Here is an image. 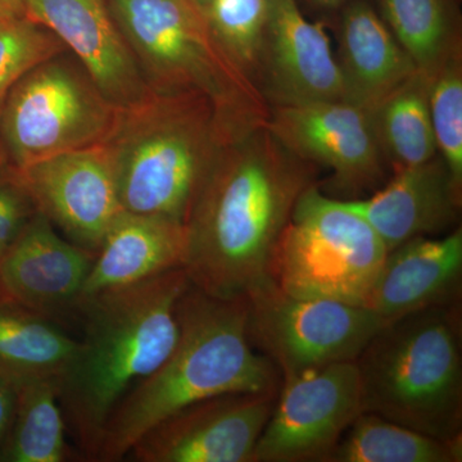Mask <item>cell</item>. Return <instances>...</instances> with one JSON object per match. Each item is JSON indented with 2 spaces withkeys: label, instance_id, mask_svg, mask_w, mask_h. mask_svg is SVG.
Wrapping results in <instances>:
<instances>
[{
  "label": "cell",
  "instance_id": "32",
  "mask_svg": "<svg viewBox=\"0 0 462 462\" xmlns=\"http://www.w3.org/2000/svg\"><path fill=\"white\" fill-rule=\"evenodd\" d=\"M298 2H300V5L305 3L307 7L319 12V14H334L351 0H298Z\"/></svg>",
  "mask_w": 462,
  "mask_h": 462
},
{
  "label": "cell",
  "instance_id": "33",
  "mask_svg": "<svg viewBox=\"0 0 462 462\" xmlns=\"http://www.w3.org/2000/svg\"><path fill=\"white\" fill-rule=\"evenodd\" d=\"M196 2L199 3V5H202V7L206 9L207 5H208V3L211 2V0H196Z\"/></svg>",
  "mask_w": 462,
  "mask_h": 462
},
{
  "label": "cell",
  "instance_id": "12",
  "mask_svg": "<svg viewBox=\"0 0 462 462\" xmlns=\"http://www.w3.org/2000/svg\"><path fill=\"white\" fill-rule=\"evenodd\" d=\"M279 391L220 394L191 403L147 431L136 462H252Z\"/></svg>",
  "mask_w": 462,
  "mask_h": 462
},
{
  "label": "cell",
  "instance_id": "31",
  "mask_svg": "<svg viewBox=\"0 0 462 462\" xmlns=\"http://www.w3.org/2000/svg\"><path fill=\"white\" fill-rule=\"evenodd\" d=\"M27 0H0V21L26 18Z\"/></svg>",
  "mask_w": 462,
  "mask_h": 462
},
{
  "label": "cell",
  "instance_id": "26",
  "mask_svg": "<svg viewBox=\"0 0 462 462\" xmlns=\"http://www.w3.org/2000/svg\"><path fill=\"white\" fill-rule=\"evenodd\" d=\"M430 78V108L437 152L462 188V56L452 57Z\"/></svg>",
  "mask_w": 462,
  "mask_h": 462
},
{
  "label": "cell",
  "instance_id": "5",
  "mask_svg": "<svg viewBox=\"0 0 462 462\" xmlns=\"http://www.w3.org/2000/svg\"><path fill=\"white\" fill-rule=\"evenodd\" d=\"M363 412L427 434L462 438V305L383 325L356 360Z\"/></svg>",
  "mask_w": 462,
  "mask_h": 462
},
{
  "label": "cell",
  "instance_id": "28",
  "mask_svg": "<svg viewBox=\"0 0 462 462\" xmlns=\"http://www.w3.org/2000/svg\"><path fill=\"white\" fill-rule=\"evenodd\" d=\"M206 14L216 35L256 83L266 0H211Z\"/></svg>",
  "mask_w": 462,
  "mask_h": 462
},
{
  "label": "cell",
  "instance_id": "34",
  "mask_svg": "<svg viewBox=\"0 0 462 462\" xmlns=\"http://www.w3.org/2000/svg\"><path fill=\"white\" fill-rule=\"evenodd\" d=\"M0 302H5V298H3L2 291H0Z\"/></svg>",
  "mask_w": 462,
  "mask_h": 462
},
{
  "label": "cell",
  "instance_id": "3",
  "mask_svg": "<svg viewBox=\"0 0 462 462\" xmlns=\"http://www.w3.org/2000/svg\"><path fill=\"white\" fill-rule=\"evenodd\" d=\"M247 321V296L215 297L190 282L179 302L176 346L116 407L94 461H123L147 431L191 403L220 394L279 391L281 372L251 345Z\"/></svg>",
  "mask_w": 462,
  "mask_h": 462
},
{
  "label": "cell",
  "instance_id": "4",
  "mask_svg": "<svg viewBox=\"0 0 462 462\" xmlns=\"http://www.w3.org/2000/svg\"><path fill=\"white\" fill-rule=\"evenodd\" d=\"M238 138L200 94L151 90L121 108L102 145L124 211L185 224L216 160Z\"/></svg>",
  "mask_w": 462,
  "mask_h": 462
},
{
  "label": "cell",
  "instance_id": "17",
  "mask_svg": "<svg viewBox=\"0 0 462 462\" xmlns=\"http://www.w3.org/2000/svg\"><path fill=\"white\" fill-rule=\"evenodd\" d=\"M376 231L388 252L418 236H437L457 227L462 188L439 154L394 172L383 189L366 199H340Z\"/></svg>",
  "mask_w": 462,
  "mask_h": 462
},
{
  "label": "cell",
  "instance_id": "1",
  "mask_svg": "<svg viewBox=\"0 0 462 462\" xmlns=\"http://www.w3.org/2000/svg\"><path fill=\"white\" fill-rule=\"evenodd\" d=\"M266 126L229 143L197 194L184 270L194 287L221 298L247 296L269 281L273 249L298 199L318 182Z\"/></svg>",
  "mask_w": 462,
  "mask_h": 462
},
{
  "label": "cell",
  "instance_id": "29",
  "mask_svg": "<svg viewBox=\"0 0 462 462\" xmlns=\"http://www.w3.org/2000/svg\"><path fill=\"white\" fill-rule=\"evenodd\" d=\"M38 212L16 171L0 166V258L7 254Z\"/></svg>",
  "mask_w": 462,
  "mask_h": 462
},
{
  "label": "cell",
  "instance_id": "25",
  "mask_svg": "<svg viewBox=\"0 0 462 462\" xmlns=\"http://www.w3.org/2000/svg\"><path fill=\"white\" fill-rule=\"evenodd\" d=\"M66 428L57 378L30 380L18 385L14 420L0 461H66Z\"/></svg>",
  "mask_w": 462,
  "mask_h": 462
},
{
  "label": "cell",
  "instance_id": "6",
  "mask_svg": "<svg viewBox=\"0 0 462 462\" xmlns=\"http://www.w3.org/2000/svg\"><path fill=\"white\" fill-rule=\"evenodd\" d=\"M149 89L205 97L236 136L266 124L270 105L216 35L196 0H108Z\"/></svg>",
  "mask_w": 462,
  "mask_h": 462
},
{
  "label": "cell",
  "instance_id": "11",
  "mask_svg": "<svg viewBox=\"0 0 462 462\" xmlns=\"http://www.w3.org/2000/svg\"><path fill=\"white\" fill-rule=\"evenodd\" d=\"M264 126L298 157L330 170L331 187L342 196H360L384 178L372 109L349 100L272 106Z\"/></svg>",
  "mask_w": 462,
  "mask_h": 462
},
{
  "label": "cell",
  "instance_id": "18",
  "mask_svg": "<svg viewBox=\"0 0 462 462\" xmlns=\"http://www.w3.org/2000/svg\"><path fill=\"white\" fill-rule=\"evenodd\" d=\"M461 226L442 236H418L391 249L369 300L385 322L430 307L461 303Z\"/></svg>",
  "mask_w": 462,
  "mask_h": 462
},
{
  "label": "cell",
  "instance_id": "20",
  "mask_svg": "<svg viewBox=\"0 0 462 462\" xmlns=\"http://www.w3.org/2000/svg\"><path fill=\"white\" fill-rule=\"evenodd\" d=\"M338 66L346 98L367 109L419 71L369 0H351L338 12Z\"/></svg>",
  "mask_w": 462,
  "mask_h": 462
},
{
  "label": "cell",
  "instance_id": "13",
  "mask_svg": "<svg viewBox=\"0 0 462 462\" xmlns=\"http://www.w3.org/2000/svg\"><path fill=\"white\" fill-rule=\"evenodd\" d=\"M256 84L272 106L346 100L324 23L303 14L298 0H266Z\"/></svg>",
  "mask_w": 462,
  "mask_h": 462
},
{
  "label": "cell",
  "instance_id": "10",
  "mask_svg": "<svg viewBox=\"0 0 462 462\" xmlns=\"http://www.w3.org/2000/svg\"><path fill=\"white\" fill-rule=\"evenodd\" d=\"M361 413L356 361L325 365L282 379L252 462H328Z\"/></svg>",
  "mask_w": 462,
  "mask_h": 462
},
{
  "label": "cell",
  "instance_id": "2",
  "mask_svg": "<svg viewBox=\"0 0 462 462\" xmlns=\"http://www.w3.org/2000/svg\"><path fill=\"white\" fill-rule=\"evenodd\" d=\"M184 267L79 303L83 337L58 376L66 425L83 457L96 460L106 422L139 383L165 363L179 339Z\"/></svg>",
  "mask_w": 462,
  "mask_h": 462
},
{
  "label": "cell",
  "instance_id": "21",
  "mask_svg": "<svg viewBox=\"0 0 462 462\" xmlns=\"http://www.w3.org/2000/svg\"><path fill=\"white\" fill-rule=\"evenodd\" d=\"M76 346L57 320L0 302V378L14 389L30 380L58 379Z\"/></svg>",
  "mask_w": 462,
  "mask_h": 462
},
{
  "label": "cell",
  "instance_id": "23",
  "mask_svg": "<svg viewBox=\"0 0 462 462\" xmlns=\"http://www.w3.org/2000/svg\"><path fill=\"white\" fill-rule=\"evenodd\" d=\"M462 438L427 436L374 413L363 412L328 462H461Z\"/></svg>",
  "mask_w": 462,
  "mask_h": 462
},
{
  "label": "cell",
  "instance_id": "7",
  "mask_svg": "<svg viewBox=\"0 0 462 462\" xmlns=\"http://www.w3.org/2000/svg\"><path fill=\"white\" fill-rule=\"evenodd\" d=\"M387 254L366 220L315 184L279 236L270 279L291 297L366 307Z\"/></svg>",
  "mask_w": 462,
  "mask_h": 462
},
{
  "label": "cell",
  "instance_id": "30",
  "mask_svg": "<svg viewBox=\"0 0 462 462\" xmlns=\"http://www.w3.org/2000/svg\"><path fill=\"white\" fill-rule=\"evenodd\" d=\"M16 407V389L0 378V452L7 439Z\"/></svg>",
  "mask_w": 462,
  "mask_h": 462
},
{
  "label": "cell",
  "instance_id": "19",
  "mask_svg": "<svg viewBox=\"0 0 462 462\" xmlns=\"http://www.w3.org/2000/svg\"><path fill=\"white\" fill-rule=\"evenodd\" d=\"M185 256L184 223L165 216L123 211L97 251L76 306L103 291L129 287L184 267Z\"/></svg>",
  "mask_w": 462,
  "mask_h": 462
},
{
  "label": "cell",
  "instance_id": "15",
  "mask_svg": "<svg viewBox=\"0 0 462 462\" xmlns=\"http://www.w3.org/2000/svg\"><path fill=\"white\" fill-rule=\"evenodd\" d=\"M26 18L53 32L118 107L151 93L108 0H27Z\"/></svg>",
  "mask_w": 462,
  "mask_h": 462
},
{
  "label": "cell",
  "instance_id": "22",
  "mask_svg": "<svg viewBox=\"0 0 462 462\" xmlns=\"http://www.w3.org/2000/svg\"><path fill=\"white\" fill-rule=\"evenodd\" d=\"M378 14L412 58L430 76L461 54L457 0H376Z\"/></svg>",
  "mask_w": 462,
  "mask_h": 462
},
{
  "label": "cell",
  "instance_id": "14",
  "mask_svg": "<svg viewBox=\"0 0 462 462\" xmlns=\"http://www.w3.org/2000/svg\"><path fill=\"white\" fill-rule=\"evenodd\" d=\"M16 173L38 211L91 254L124 211L103 145L45 158Z\"/></svg>",
  "mask_w": 462,
  "mask_h": 462
},
{
  "label": "cell",
  "instance_id": "24",
  "mask_svg": "<svg viewBox=\"0 0 462 462\" xmlns=\"http://www.w3.org/2000/svg\"><path fill=\"white\" fill-rule=\"evenodd\" d=\"M373 114L383 153L393 172L421 165L438 154L427 75L416 72Z\"/></svg>",
  "mask_w": 462,
  "mask_h": 462
},
{
  "label": "cell",
  "instance_id": "8",
  "mask_svg": "<svg viewBox=\"0 0 462 462\" xmlns=\"http://www.w3.org/2000/svg\"><path fill=\"white\" fill-rule=\"evenodd\" d=\"M69 53V51H66ZM60 54L23 76L0 107V166L18 170L80 149L114 132L121 108L78 60Z\"/></svg>",
  "mask_w": 462,
  "mask_h": 462
},
{
  "label": "cell",
  "instance_id": "27",
  "mask_svg": "<svg viewBox=\"0 0 462 462\" xmlns=\"http://www.w3.org/2000/svg\"><path fill=\"white\" fill-rule=\"evenodd\" d=\"M66 51L53 32L27 18L0 21V107L23 76Z\"/></svg>",
  "mask_w": 462,
  "mask_h": 462
},
{
  "label": "cell",
  "instance_id": "16",
  "mask_svg": "<svg viewBox=\"0 0 462 462\" xmlns=\"http://www.w3.org/2000/svg\"><path fill=\"white\" fill-rule=\"evenodd\" d=\"M94 257L87 249L63 239L38 212L0 258V291L5 302L57 321L75 314Z\"/></svg>",
  "mask_w": 462,
  "mask_h": 462
},
{
  "label": "cell",
  "instance_id": "9",
  "mask_svg": "<svg viewBox=\"0 0 462 462\" xmlns=\"http://www.w3.org/2000/svg\"><path fill=\"white\" fill-rule=\"evenodd\" d=\"M251 345L282 379L325 365L356 361L383 325L373 310L289 296L269 279L247 293Z\"/></svg>",
  "mask_w": 462,
  "mask_h": 462
}]
</instances>
